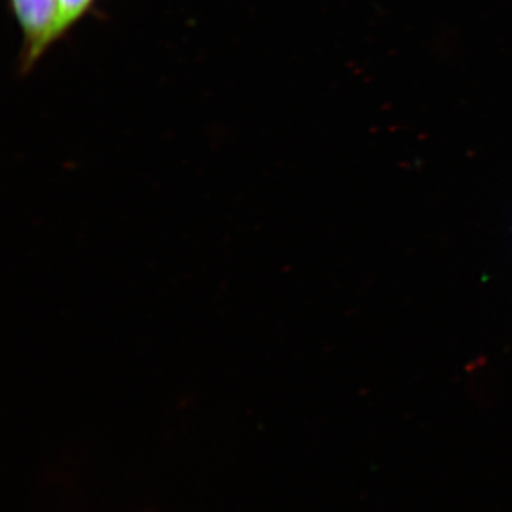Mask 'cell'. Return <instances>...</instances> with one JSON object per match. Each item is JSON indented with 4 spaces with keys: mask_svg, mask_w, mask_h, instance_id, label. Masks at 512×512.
I'll use <instances>...</instances> for the list:
<instances>
[{
    "mask_svg": "<svg viewBox=\"0 0 512 512\" xmlns=\"http://www.w3.org/2000/svg\"><path fill=\"white\" fill-rule=\"evenodd\" d=\"M94 2L96 0H60L63 36L90 12Z\"/></svg>",
    "mask_w": 512,
    "mask_h": 512,
    "instance_id": "7a4b0ae2",
    "label": "cell"
},
{
    "mask_svg": "<svg viewBox=\"0 0 512 512\" xmlns=\"http://www.w3.org/2000/svg\"><path fill=\"white\" fill-rule=\"evenodd\" d=\"M23 35V69H30L63 36L60 0H10Z\"/></svg>",
    "mask_w": 512,
    "mask_h": 512,
    "instance_id": "6da1fadb",
    "label": "cell"
}]
</instances>
